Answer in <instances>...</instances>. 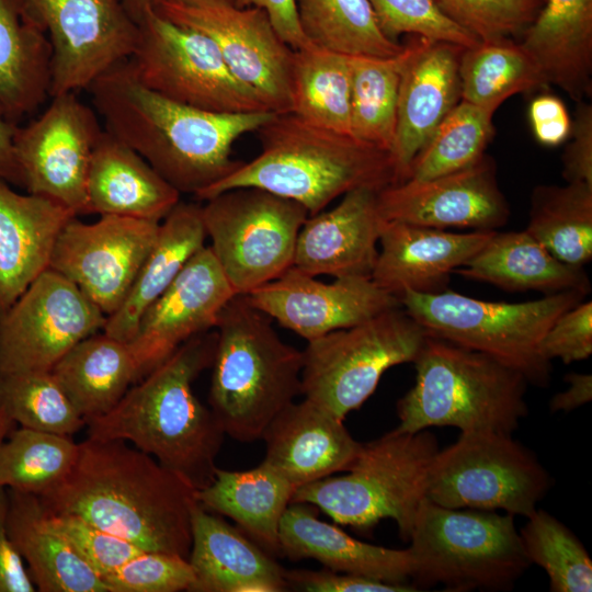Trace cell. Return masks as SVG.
I'll return each mask as SVG.
<instances>
[{
	"label": "cell",
	"mask_w": 592,
	"mask_h": 592,
	"mask_svg": "<svg viewBox=\"0 0 592 592\" xmlns=\"http://www.w3.org/2000/svg\"><path fill=\"white\" fill-rule=\"evenodd\" d=\"M87 90L109 134L135 150L181 194L196 197L242 164L231 157L235 141L276 114L212 112L172 101L140 83L127 59Z\"/></svg>",
	"instance_id": "6da1fadb"
},
{
	"label": "cell",
	"mask_w": 592,
	"mask_h": 592,
	"mask_svg": "<svg viewBox=\"0 0 592 592\" xmlns=\"http://www.w3.org/2000/svg\"><path fill=\"white\" fill-rule=\"evenodd\" d=\"M196 489L123 440L87 437L67 478L41 500L143 550L189 558Z\"/></svg>",
	"instance_id": "7a4b0ae2"
},
{
	"label": "cell",
	"mask_w": 592,
	"mask_h": 592,
	"mask_svg": "<svg viewBox=\"0 0 592 592\" xmlns=\"http://www.w3.org/2000/svg\"><path fill=\"white\" fill-rule=\"evenodd\" d=\"M217 333L204 332L134 384L103 415L86 421L88 437L123 440L187 480L196 490L212 482L225 433L193 391L212 367Z\"/></svg>",
	"instance_id": "3957f363"
},
{
	"label": "cell",
	"mask_w": 592,
	"mask_h": 592,
	"mask_svg": "<svg viewBox=\"0 0 592 592\" xmlns=\"http://www.w3.org/2000/svg\"><path fill=\"white\" fill-rule=\"evenodd\" d=\"M257 133L260 153L197 198L206 201L230 189L253 186L295 201L312 216L352 190L380 191L397 183L388 151L292 113L275 114Z\"/></svg>",
	"instance_id": "277c9868"
},
{
	"label": "cell",
	"mask_w": 592,
	"mask_h": 592,
	"mask_svg": "<svg viewBox=\"0 0 592 592\" xmlns=\"http://www.w3.org/2000/svg\"><path fill=\"white\" fill-rule=\"evenodd\" d=\"M209 408L225 435L260 440L271 421L301 395L303 351L285 343L272 319L236 294L216 325Z\"/></svg>",
	"instance_id": "5b68a950"
},
{
	"label": "cell",
	"mask_w": 592,
	"mask_h": 592,
	"mask_svg": "<svg viewBox=\"0 0 592 592\" xmlns=\"http://www.w3.org/2000/svg\"><path fill=\"white\" fill-rule=\"evenodd\" d=\"M413 364L414 384L397 402V432L455 426L512 434L527 415L528 382L487 354L428 334Z\"/></svg>",
	"instance_id": "8992f818"
},
{
	"label": "cell",
	"mask_w": 592,
	"mask_h": 592,
	"mask_svg": "<svg viewBox=\"0 0 592 592\" xmlns=\"http://www.w3.org/2000/svg\"><path fill=\"white\" fill-rule=\"evenodd\" d=\"M437 452L436 437L430 431L394 429L362 444L348 474L297 488L292 502L312 504L337 524L358 531L390 519L408 542L419 505L426 498L429 473Z\"/></svg>",
	"instance_id": "52a82bcc"
},
{
	"label": "cell",
	"mask_w": 592,
	"mask_h": 592,
	"mask_svg": "<svg viewBox=\"0 0 592 592\" xmlns=\"http://www.w3.org/2000/svg\"><path fill=\"white\" fill-rule=\"evenodd\" d=\"M585 296L567 291L505 303L445 289L433 294L405 291L399 300L429 335L487 354L521 373L528 384L545 387L551 363L542 354V340L554 321Z\"/></svg>",
	"instance_id": "ba28073f"
},
{
	"label": "cell",
	"mask_w": 592,
	"mask_h": 592,
	"mask_svg": "<svg viewBox=\"0 0 592 592\" xmlns=\"http://www.w3.org/2000/svg\"><path fill=\"white\" fill-rule=\"evenodd\" d=\"M513 516L445 508L424 498L408 540L411 579L457 592L511 589L531 565Z\"/></svg>",
	"instance_id": "9c48e42d"
},
{
	"label": "cell",
	"mask_w": 592,
	"mask_h": 592,
	"mask_svg": "<svg viewBox=\"0 0 592 592\" xmlns=\"http://www.w3.org/2000/svg\"><path fill=\"white\" fill-rule=\"evenodd\" d=\"M426 337L400 306L307 341L301 395L344 421L374 394L387 369L414 362Z\"/></svg>",
	"instance_id": "30bf717a"
},
{
	"label": "cell",
	"mask_w": 592,
	"mask_h": 592,
	"mask_svg": "<svg viewBox=\"0 0 592 592\" xmlns=\"http://www.w3.org/2000/svg\"><path fill=\"white\" fill-rule=\"evenodd\" d=\"M550 485L551 478L535 454L512 434L469 431L439 449L425 497L445 508L502 510L527 517Z\"/></svg>",
	"instance_id": "8fae6325"
},
{
	"label": "cell",
	"mask_w": 592,
	"mask_h": 592,
	"mask_svg": "<svg viewBox=\"0 0 592 592\" xmlns=\"http://www.w3.org/2000/svg\"><path fill=\"white\" fill-rule=\"evenodd\" d=\"M202 217L217 263L237 294H248L293 266L298 232L308 218L295 201L243 186L205 201Z\"/></svg>",
	"instance_id": "7c38bea8"
},
{
	"label": "cell",
	"mask_w": 592,
	"mask_h": 592,
	"mask_svg": "<svg viewBox=\"0 0 592 592\" xmlns=\"http://www.w3.org/2000/svg\"><path fill=\"white\" fill-rule=\"evenodd\" d=\"M138 25V42L127 61L145 87L212 112L270 111L232 76L216 44L204 33L172 22L153 8Z\"/></svg>",
	"instance_id": "4fadbf2b"
},
{
	"label": "cell",
	"mask_w": 592,
	"mask_h": 592,
	"mask_svg": "<svg viewBox=\"0 0 592 592\" xmlns=\"http://www.w3.org/2000/svg\"><path fill=\"white\" fill-rule=\"evenodd\" d=\"M53 52L50 98L88 89L134 53L139 25L124 0H16Z\"/></svg>",
	"instance_id": "5bb4252c"
},
{
	"label": "cell",
	"mask_w": 592,
	"mask_h": 592,
	"mask_svg": "<svg viewBox=\"0 0 592 592\" xmlns=\"http://www.w3.org/2000/svg\"><path fill=\"white\" fill-rule=\"evenodd\" d=\"M41 115L14 135L22 186L83 215L93 149L104 128L75 92L50 98Z\"/></svg>",
	"instance_id": "9a60e30c"
},
{
	"label": "cell",
	"mask_w": 592,
	"mask_h": 592,
	"mask_svg": "<svg viewBox=\"0 0 592 592\" xmlns=\"http://www.w3.org/2000/svg\"><path fill=\"white\" fill-rule=\"evenodd\" d=\"M106 316L72 282L47 269L0 316V372L52 371Z\"/></svg>",
	"instance_id": "2e32d148"
},
{
	"label": "cell",
	"mask_w": 592,
	"mask_h": 592,
	"mask_svg": "<svg viewBox=\"0 0 592 592\" xmlns=\"http://www.w3.org/2000/svg\"><path fill=\"white\" fill-rule=\"evenodd\" d=\"M153 9L174 23L207 35L232 76L267 110L291 113L294 49L278 35L265 11L232 3H161Z\"/></svg>",
	"instance_id": "e0dca14e"
},
{
	"label": "cell",
	"mask_w": 592,
	"mask_h": 592,
	"mask_svg": "<svg viewBox=\"0 0 592 592\" xmlns=\"http://www.w3.org/2000/svg\"><path fill=\"white\" fill-rule=\"evenodd\" d=\"M160 221L101 215L94 223L77 216L60 230L49 269L72 282L109 317L125 300L151 250Z\"/></svg>",
	"instance_id": "ac0fdd59"
},
{
	"label": "cell",
	"mask_w": 592,
	"mask_h": 592,
	"mask_svg": "<svg viewBox=\"0 0 592 592\" xmlns=\"http://www.w3.org/2000/svg\"><path fill=\"white\" fill-rule=\"evenodd\" d=\"M246 296L253 307L306 341L401 306L399 297L372 277L344 276L323 283L293 266Z\"/></svg>",
	"instance_id": "d6986e66"
},
{
	"label": "cell",
	"mask_w": 592,
	"mask_h": 592,
	"mask_svg": "<svg viewBox=\"0 0 592 592\" xmlns=\"http://www.w3.org/2000/svg\"><path fill=\"white\" fill-rule=\"evenodd\" d=\"M385 220L436 229L494 231L510 218V206L499 187L493 160L440 177L388 185L377 194Z\"/></svg>",
	"instance_id": "ffe728a7"
},
{
	"label": "cell",
	"mask_w": 592,
	"mask_h": 592,
	"mask_svg": "<svg viewBox=\"0 0 592 592\" xmlns=\"http://www.w3.org/2000/svg\"><path fill=\"white\" fill-rule=\"evenodd\" d=\"M209 246L202 248L141 316L129 345L139 379L190 339L216 328L236 295Z\"/></svg>",
	"instance_id": "44dd1931"
},
{
	"label": "cell",
	"mask_w": 592,
	"mask_h": 592,
	"mask_svg": "<svg viewBox=\"0 0 592 592\" xmlns=\"http://www.w3.org/2000/svg\"><path fill=\"white\" fill-rule=\"evenodd\" d=\"M406 47L390 153L397 183L409 179L414 157L462 100L458 66L464 48L420 37Z\"/></svg>",
	"instance_id": "7402d4cb"
},
{
	"label": "cell",
	"mask_w": 592,
	"mask_h": 592,
	"mask_svg": "<svg viewBox=\"0 0 592 592\" xmlns=\"http://www.w3.org/2000/svg\"><path fill=\"white\" fill-rule=\"evenodd\" d=\"M378 192L352 190L333 208L308 216L297 236L293 267L315 277H371L385 223Z\"/></svg>",
	"instance_id": "603a6c76"
},
{
	"label": "cell",
	"mask_w": 592,
	"mask_h": 592,
	"mask_svg": "<svg viewBox=\"0 0 592 592\" xmlns=\"http://www.w3.org/2000/svg\"><path fill=\"white\" fill-rule=\"evenodd\" d=\"M494 231L452 232L385 220L371 277L397 297L405 291L443 292L451 274L464 266Z\"/></svg>",
	"instance_id": "cb8c5ba5"
},
{
	"label": "cell",
	"mask_w": 592,
	"mask_h": 592,
	"mask_svg": "<svg viewBox=\"0 0 592 592\" xmlns=\"http://www.w3.org/2000/svg\"><path fill=\"white\" fill-rule=\"evenodd\" d=\"M263 462L294 487L345 473L361 452L343 420L308 399L292 402L267 425Z\"/></svg>",
	"instance_id": "d4e9b609"
},
{
	"label": "cell",
	"mask_w": 592,
	"mask_h": 592,
	"mask_svg": "<svg viewBox=\"0 0 592 592\" xmlns=\"http://www.w3.org/2000/svg\"><path fill=\"white\" fill-rule=\"evenodd\" d=\"M191 592H281L288 588L285 569L242 531L198 502L192 510V545L187 558Z\"/></svg>",
	"instance_id": "484cf974"
},
{
	"label": "cell",
	"mask_w": 592,
	"mask_h": 592,
	"mask_svg": "<svg viewBox=\"0 0 592 592\" xmlns=\"http://www.w3.org/2000/svg\"><path fill=\"white\" fill-rule=\"evenodd\" d=\"M76 216L53 200L19 193L0 180V316L49 269L57 236Z\"/></svg>",
	"instance_id": "4316f807"
},
{
	"label": "cell",
	"mask_w": 592,
	"mask_h": 592,
	"mask_svg": "<svg viewBox=\"0 0 592 592\" xmlns=\"http://www.w3.org/2000/svg\"><path fill=\"white\" fill-rule=\"evenodd\" d=\"M282 556L293 561L311 558L338 572L403 584L413 574L408 548L392 549L358 540L318 519L317 508L291 502L280 524Z\"/></svg>",
	"instance_id": "83f0119b"
},
{
	"label": "cell",
	"mask_w": 592,
	"mask_h": 592,
	"mask_svg": "<svg viewBox=\"0 0 592 592\" xmlns=\"http://www.w3.org/2000/svg\"><path fill=\"white\" fill-rule=\"evenodd\" d=\"M181 193L141 156L105 129L90 160L83 215H118L161 221Z\"/></svg>",
	"instance_id": "f1b7e54d"
},
{
	"label": "cell",
	"mask_w": 592,
	"mask_h": 592,
	"mask_svg": "<svg viewBox=\"0 0 592 592\" xmlns=\"http://www.w3.org/2000/svg\"><path fill=\"white\" fill-rule=\"evenodd\" d=\"M8 534L41 592H107L38 496L8 489Z\"/></svg>",
	"instance_id": "f546056e"
},
{
	"label": "cell",
	"mask_w": 592,
	"mask_h": 592,
	"mask_svg": "<svg viewBox=\"0 0 592 592\" xmlns=\"http://www.w3.org/2000/svg\"><path fill=\"white\" fill-rule=\"evenodd\" d=\"M521 45L554 84L573 101L592 92V0H544Z\"/></svg>",
	"instance_id": "4dcf8cb0"
},
{
	"label": "cell",
	"mask_w": 592,
	"mask_h": 592,
	"mask_svg": "<svg viewBox=\"0 0 592 592\" xmlns=\"http://www.w3.org/2000/svg\"><path fill=\"white\" fill-rule=\"evenodd\" d=\"M455 273L508 292L533 291L551 295L578 291L588 295L591 291L584 267L558 260L525 229L494 231Z\"/></svg>",
	"instance_id": "1f68e13d"
},
{
	"label": "cell",
	"mask_w": 592,
	"mask_h": 592,
	"mask_svg": "<svg viewBox=\"0 0 592 592\" xmlns=\"http://www.w3.org/2000/svg\"><path fill=\"white\" fill-rule=\"evenodd\" d=\"M202 206L179 202L160 221L157 239L121 307L106 318L103 332L130 342L147 308L205 247Z\"/></svg>",
	"instance_id": "d6a6232c"
},
{
	"label": "cell",
	"mask_w": 592,
	"mask_h": 592,
	"mask_svg": "<svg viewBox=\"0 0 592 592\" xmlns=\"http://www.w3.org/2000/svg\"><path fill=\"white\" fill-rule=\"evenodd\" d=\"M296 491L288 480L263 460L248 470L216 468L197 502L230 517L248 537L272 556H282L280 524Z\"/></svg>",
	"instance_id": "836d02e7"
},
{
	"label": "cell",
	"mask_w": 592,
	"mask_h": 592,
	"mask_svg": "<svg viewBox=\"0 0 592 592\" xmlns=\"http://www.w3.org/2000/svg\"><path fill=\"white\" fill-rule=\"evenodd\" d=\"M50 372L84 421L110 411L139 380L129 343L103 331L77 343Z\"/></svg>",
	"instance_id": "e575fe53"
},
{
	"label": "cell",
	"mask_w": 592,
	"mask_h": 592,
	"mask_svg": "<svg viewBox=\"0 0 592 592\" xmlns=\"http://www.w3.org/2000/svg\"><path fill=\"white\" fill-rule=\"evenodd\" d=\"M52 58L46 33L16 0H0V105L9 117L32 113L50 98Z\"/></svg>",
	"instance_id": "d590c367"
},
{
	"label": "cell",
	"mask_w": 592,
	"mask_h": 592,
	"mask_svg": "<svg viewBox=\"0 0 592 592\" xmlns=\"http://www.w3.org/2000/svg\"><path fill=\"white\" fill-rule=\"evenodd\" d=\"M291 113L312 125L351 135L350 56L311 43L295 49Z\"/></svg>",
	"instance_id": "8d00e7d4"
},
{
	"label": "cell",
	"mask_w": 592,
	"mask_h": 592,
	"mask_svg": "<svg viewBox=\"0 0 592 592\" xmlns=\"http://www.w3.org/2000/svg\"><path fill=\"white\" fill-rule=\"evenodd\" d=\"M525 230L558 260L583 267L592 260V184L536 186Z\"/></svg>",
	"instance_id": "74e56055"
},
{
	"label": "cell",
	"mask_w": 592,
	"mask_h": 592,
	"mask_svg": "<svg viewBox=\"0 0 592 592\" xmlns=\"http://www.w3.org/2000/svg\"><path fill=\"white\" fill-rule=\"evenodd\" d=\"M460 96L488 111L510 96L547 86L545 77L520 42H479L459 56Z\"/></svg>",
	"instance_id": "f35d334b"
},
{
	"label": "cell",
	"mask_w": 592,
	"mask_h": 592,
	"mask_svg": "<svg viewBox=\"0 0 592 592\" xmlns=\"http://www.w3.org/2000/svg\"><path fill=\"white\" fill-rule=\"evenodd\" d=\"M301 30L321 48L348 56L392 57L405 45L380 30L368 0H296Z\"/></svg>",
	"instance_id": "ab89813d"
},
{
	"label": "cell",
	"mask_w": 592,
	"mask_h": 592,
	"mask_svg": "<svg viewBox=\"0 0 592 592\" xmlns=\"http://www.w3.org/2000/svg\"><path fill=\"white\" fill-rule=\"evenodd\" d=\"M407 47L392 57L350 56L351 135L391 153Z\"/></svg>",
	"instance_id": "60d3db41"
},
{
	"label": "cell",
	"mask_w": 592,
	"mask_h": 592,
	"mask_svg": "<svg viewBox=\"0 0 592 592\" xmlns=\"http://www.w3.org/2000/svg\"><path fill=\"white\" fill-rule=\"evenodd\" d=\"M78 454L71 436L15 426L0 444V487L42 497L67 478Z\"/></svg>",
	"instance_id": "b9f144b4"
},
{
	"label": "cell",
	"mask_w": 592,
	"mask_h": 592,
	"mask_svg": "<svg viewBox=\"0 0 592 592\" xmlns=\"http://www.w3.org/2000/svg\"><path fill=\"white\" fill-rule=\"evenodd\" d=\"M493 114L460 100L414 157L409 179L426 180L478 162L493 136Z\"/></svg>",
	"instance_id": "7bdbcfd3"
},
{
	"label": "cell",
	"mask_w": 592,
	"mask_h": 592,
	"mask_svg": "<svg viewBox=\"0 0 592 592\" xmlns=\"http://www.w3.org/2000/svg\"><path fill=\"white\" fill-rule=\"evenodd\" d=\"M0 412L20 426L61 435L86 426L50 371L0 372Z\"/></svg>",
	"instance_id": "ee69618b"
},
{
	"label": "cell",
	"mask_w": 592,
	"mask_h": 592,
	"mask_svg": "<svg viewBox=\"0 0 592 592\" xmlns=\"http://www.w3.org/2000/svg\"><path fill=\"white\" fill-rule=\"evenodd\" d=\"M520 532L531 563L542 567L553 592L592 591V560L579 538L544 510L526 517Z\"/></svg>",
	"instance_id": "f6af8a7d"
},
{
	"label": "cell",
	"mask_w": 592,
	"mask_h": 592,
	"mask_svg": "<svg viewBox=\"0 0 592 592\" xmlns=\"http://www.w3.org/2000/svg\"><path fill=\"white\" fill-rule=\"evenodd\" d=\"M383 33L391 41L412 34L431 42L460 48L479 44V39L451 20L435 0H368Z\"/></svg>",
	"instance_id": "bcb514c9"
},
{
	"label": "cell",
	"mask_w": 592,
	"mask_h": 592,
	"mask_svg": "<svg viewBox=\"0 0 592 592\" xmlns=\"http://www.w3.org/2000/svg\"><path fill=\"white\" fill-rule=\"evenodd\" d=\"M441 10L480 42L512 38L538 13L542 0H435Z\"/></svg>",
	"instance_id": "7dc6e473"
},
{
	"label": "cell",
	"mask_w": 592,
	"mask_h": 592,
	"mask_svg": "<svg viewBox=\"0 0 592 592\" xmlns=\"http://www.w3.org/2000/svg\"><path fill=\"white\" fill-rule=\"evenodd\" d=\"M107 592L190 591L194 572L180 555L144 550L102 578Z\"/></svg>",
	"instance_id": "c3c4849f"
},
{
	"label": "cell",
	"mask_w": 592,
	"mask_h": 592,
	"mask_svg": "<svg viewBox=\"0 0 592 592\" xmlns=\"http://www.w3.org/2000/svg\"><path fill=\"white\" fill-rule=\"evenodd\" d=\"M52 515L57 528L101 579L144 551L132 542L106 532L77 515L53 513Z\"/></svg>",
	"instance_id": "681fc988"
},
{
	"label": "cell",
	"mask_w": 592,
	"mask_h": 592,
	"mask_svg": "<svg viewBox=\"0 0 592 592\" xmlns=\"http://www.w3.org/2000/svg\"><path fill=\"white\" fill-rule=\"evenodd\" d=\"M542 354L565 364L589 358L592 353V301H581L561 314L545 333Z\"/></svg>",
	"instance_id": "f907efd6"
},
{
	"label": "cell",
	"mask_w": 592,
	"mask_h": 592,
	"mask_svg": "<svg viewBox=\"0 0 592 592\" xmlns=\"http://www.w3.org/2000/svg\"><path fill=\"white\" fill-rule=\"evenodd\" d=\"M288 587L309 592H411L415 585L387 583L328 568L321 570L285 569Z\"/></svg>",
	"instance_id": "816d5d0a"
},
{
	"label": "cell",
	"mask_w": 592,
	"mask_h": 592,
	"mask_svg": "<svg viewBox=\"0 0 592 592\" xmlns=\"http://www.w3.org/2000/svg\"><path fill=\"white\" fill-rule=\"evenodd\" d=\"M570 141L562 155V177L566 182L592 184V105L577 102Z\"/></svg>",
	"instance_id": "f5cc1de1"
},
{
	"label": "cell",
	"mask_w": 592,
	"mask_h": 592,
	"mask_svg": "<svg viewBox=\"0 0 592 592\" xmlns=\"http://www.w3.org/2000/svg\"><path fill=\"white\" fill-rule=\"evenodd\" d=\"M528 119L535 138L544 146H558L569 139L572 119L556 95L536 96L530 103Z\"/></svg>",
	"instance_id": "db71d44e"
},
{
	"label": "cell",
	"mask_w": 592,
	"mask_h": 592,
	"mask_svg": "<svg viewBox=\"0 0 592 592\" xmlns=\"http://www.w3.org/2000/svg\"><path fill=\"white\" fill-rule=\"evenodd\" d=\"M8 489L0 487V592H34L35 585L8 534Z\"/></svg>",
	"instance_id": "11a10c76"
},
{
	"label": "cell",
	"mask_w": 592,
	"mask_h": 592,
	"mask_svg": "<svg viewBox=\"0 0 592 592\" xmlns=\"http://www.w3.org/2000/svg\"><path fill=\"white\" fill-rule=\"evenodd\" d=\"M232 4L265 11L278 35L294 50L310 43L301 30L296 0H232Z\"/></svg>",
	"instance_id": "9f6ffc18"
},
{
	"label": "cell",
	"mask_w": 592,
	"mask_h": 592,
	"mask_svg": "<svg viewBox=\"0 0 592 592\" xmlns=\"http://www.w3.org/2000/svg\"><path fill=\"white\" fill-rule=\"evenodd\" d=\"M568 387L556 394L550 402L551 412H570L592 399V376L590 374L569 373L565 376Z\"/></svg>",
	"instance_id": "6f0895ef"
},
{
	"label": "cell",
	"mask_w": 592,
	"mask_h": 592,
	"mask_svg": "<svg viewBox=\"0 0 592 592\" xmlns=\"http://www.w3.org/2000/svg\"><path fill=\"white\" fill-rule=\"evenodd\" d=\"M18 126L0 105V180L22 186L21 174L14 151V135Z\"/></svg>",
	"instance_id": "680465c9"
},
{
	"label": "cell",
	"mask_w": 592,
	"mask_h": 592,
	"mask_svg": "<svg viewBox=\"0 0 592 592\" xmlns=\"http://www.w3.org/2000/svg\"><path fill=\"white\" fill-rule=\"evenodd\" d=\"M124 2L137 22L153 8L151 0H124Z\"/></svg>",
	"instance_id": "91938a15"
},
{
	"label": "cell",
	"mask_w": 592,
	"mask_h": 592,
	"mask_svg": "<svg viewBox=\"0 0 592 592\" xmlns=\"http://www.w3.org/2000/svg\"><path fill=\"white\" fill-rule=\"evenodd\" d=\"M152 5L161 3H180L190 5L212 4V3H232V0H151Z\"/></svg>",
	"instance_id": "94428289"
},
{
	"label": "cell",
	"mask_w": 592,
	"mask_h": 592,
	"mask_svg": "<svg viewBox=\"0 0 592 592\" xmlns=\"http://www.w3.org/2000/svg\"><path fill=\"white\" fill-rule=\"evenodd\" d=\"M18 424L3 412H0V444Z\"/></svg>",
	"instance_id": "6125c7cd"
},
{
	"label": "cell",
	"mask_w": 592,
	"mask_h": 592,
	"mask_svg": "<svg viewBox=\"0 0 592 592\" xmlns=\"http://www.w3.org/2000/svg\"><path fill=\"white\" fill-rule=\"evenodd\" d=\"M542 1H544V0H542Z\"/></svg>",
	"instance_id": "be15d7a7"
}]
</instances>
